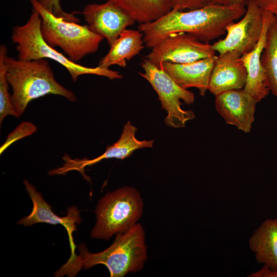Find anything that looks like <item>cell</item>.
Returning a JSON list of instances; mask_svg holds the SVG:
<instances>
[{"mask_svg": "<svg viewBox=\"0 0 277 277\" xmlns=\"http://www.w3.org/2000/svg\"><path fill=\"white\" fill-rule=\"evenodd\" d=\"M246 10V5L210 4L187 11L172 9L153 22L140 24L138 30L143 35L145 46L150 49L168 36L179 32L209 43L225 34L228 25L241 18Z\"/></svg>", "mask_w": 277, "mask_h": 277, "instance_id": "cell-1", "label": "cell"}, {"mask_svg": "<svg viewBox=\"0 0 277 277\" xmlns=\"http://www.w3.org/2000/svg\"><path fill=\"white\" fill-rule=\"evenodd\" d=\"M145 238L143 227L136 223L126 232L116 234L113 243L102 251L90 252L82 243L78 247L79 254L69 258L54 275L74 276L82 269L99 264L107 268L110 277L141 271L148 258Z\"/></svg>", "mask_w": 277, "mask_h": 277, "instance_id": "cell-2", "label": "cell"}, {"mask_svg": "<svg viewBox=\"0 0 277 277\" xmlns=\"http://www.w3.org/2000/svg\"><path fill=\"white\" fill-rule=\"evenodd\" d=\"M5 65L6 78L12 89L11 101L18 117L30 102L46 95H60L71 102L76 100L72 91L55 79L46 59L23 61L7 55Z\"/></svg>", "mask_w": 277, "mask_h": 277, "instance_id": "cell-3", "label": "cell"}, {"mask_svg": "<svg viewBox=\"0 0 277 277\" xmlns=\"http://www.w3.org/2000/svg\"><path fill=\"white\" fill-rule=\"evenodd\" d=\"M41 15L33 9L24 25L13 27L11 39L16 45L18 59L23 61L41 58L53 60L67 69L74 82L84 74L105 76L111 80L122 78V75L117 71L99 66L88 67L71 61L45 41L41 33Z\"/></svg>", "mask_w": 277, "mask_h": 277, "instance_id": "cell-4", "label": "cell"}, {"mask_svg": "<svg viewBox=\"0 0 277 277\" xmlns=\"http://www.w3.org/2000/svg\"><path fill=\"white\" fill-rule=\"evenodd\" d=\"M42 18L41 31L45 41L52 47H59L72 61L76 63L97 51L104 39L87 25H82L55 15L38 0H30Z\"/></svg>", "mask_w": 277, "mask_h": 277, "instance_id": "cell-5", "label": "cell"}, {"mask_svg": "<svg viewBox=\"0 0 277 277\" xmlns=\"http://www.w3.org/2000/svg\"><path fill=\"white\" fill-rule=\"evenodd\" d=\"M143 208L141 194L133 187H123L107 193L97 204L91 238L108 240L114 234L126 232L137 223Z\"/></svg>", "mask_w": 277, "mask_h": 277, "instance_id": "cell-6", "label": "cell"}, {"mask_svg": "<svg viewBox=\"0 0 277 277\" xmlns=\"http://www.w3.org/2000/svg\"><path fill=\"white\" fill-rule=\"evenodd\" d=\"M144 70L138 74L146 80L156 92L162 109L167 113L165 124L174 128H183L186 123L195 117L194 112L182 108L183 101L192 104L195 100L192 92L180 86L163 69L144 58L141 63Z\"/></svg>", "mask_w": 277, "mask_h": 277, "instance_id": "cell-7", "label": "cell"}, {"mask_svg": "<svg viewBox=\"0 0 277 277\" xmlns=\"http://www.w3.org/2000/svg\"><path fill=\"white\" fill-rule=\"evenodd\" d=\"M246 12L236 23L226 28V35L212 44L219 54L237 51L241 55L252 50L259 41L263 27V11L255 0H246Z\"/></svg>", "mask_w": 277, "mask_h": 277, "instance_id": "cell-8", "label": "cell"}, {"mask_svg": "<svg viewBox=\"0 0 277 277\" xmlns=\"http://www.w3.org/2000/svg\"><path fill=\"white\" fill-rule=\"evenodd\" d=\"M151 49L145 58L158 67L165 62L184 64L215 55L212 45L184 32L168 36Z\"/></svg>", "mask_w": 277, "mask_h": 277, "instance_id": "cell-9", "label": "cell"}, {"mask_svg": "<svg viewBox=\"0 0 277 277\" xmlns=\"http://www.w3.org/2000/svg\"><path fill=\"white\" fill-rule=\"evenodd\" d=\"M137 128L128 121L124 126L121 135L117 141L112 145L107 146L101 155L92 159H71L68 155L63 157L64 163L63 166L49 171L50 175H65L71 171H78L85 179L89 181L85 173L87 166L93 165L104 159H117L124 160L130 156L136 150L144 148H152L153 140L140 141L135 137Z\"/></svg>", "mask_w": 277, "mask_h": 277, "instance_id": "cell-10", "label": "cell"}, {"mask_svg": "<svg viewBox=\"0 0 277 277\" xmlns=\"http://www.w3.org/2000/svg\"><path fill=\"white\" fill-rule=\"evenodd\" d=\"M82 13L89 28L106 39L109 46L124 30L136 22L112 0L100 4H88Z\"/></svg>", "mask_w": 277, "mask_h": 277, "instance_id": "cell-11", "label": "cell"}, {"mask_svg": "<svg viewBox=\"0 0 277 277\" xmlns=\"http://www.w3.org/2000/svg\"><path fill=\"white\" fill-rule=\"evenodd\" d=\"M26 190L33 203L31 212L27 216L17 222L25 227L32 226L37 223H47L52 225H62L66 230L69 242L71 255L70 258L76 255V245L73 234L77 230V226L81 222L80 212L76 206H71L67 209L66 216L61 217L53 212L51 206L45 201L40 192L27 180L23 181Z\"/></svg>", "mask_w": 277, "mask_h": 277, "instance_id": "cell-12", "label": "cell"}, {"mask_svg": "<svg viewBox=\"0 0 277 277\" xmlns=\"http://www.w3.org/2000/svg\"><path fill=\"white\" fill-rule=\"evenodd\" d=\"M257 103L243 89L225 91L215 96V110L225 123L245 133L251 130Z\"/></svg>", "mask_w": 277, "mask_h": 277, "instance_id": "cell-13", "label": "cell"}, {"mask_svg": "<svg viewBox=\"0 0 277 277\" xmlns=\"http://www.w3.org/2000/svg\"><path fill=\"white\" fill-rule=\"evenodd\" d=\"M263 27L261 37L254 48L241 56L247 71V79L243 90L259 103L265 98L270 90L265 72L262 64L261 56L265 46L267 31L273 16L264 11Z\"/></svg>", "mask_w": 277, "mask_h": 277, "instance_id": "cell-14", "label": "cell"}, {"mask_svg": "<svg viewBox=\"0 0 277 277\" xmlns=\"http://www.w3.org/2000/svg\"><path fill=\"white\" fill-rule=\"evenodd\" d=\"M237 51H229L216 56L211 75L208 91L214 96L222 92L244 88L246 69Z\"/></svg>", "mask_w": 277, "mask_h": 277, "instance_id": "cell-15", "label": "cell"}, {"mask_svg": "<svg viewBox=\"0 0 277 277\" xmlns=\"http://www.w3.org/2000/svg\"><path fill=\"white\" fill-rule=\"evenodd\" d=\"M216 56L195 62L176 64L170 62L162 63L163 69L181 87L187 89L195 88L199 94L204 96L208 90L211 75Z\"/></svg>", "mask_w": 277, "mask_h": 277, "instance_id": "cell-16", "label": "cell"}, {"mask_svg": "<svg viewBox=\"0 0 277 277\" xmlns=\"http://www.w3.org/2000/svg\"><path fill=\"white\" fill-rule=\"evenodd\" d=\"M257 262L277 270V218L268 219L257 229L249 241Z\"/></svg>", "mask_w": 277, "mask_h": 277, "instance_id": "cell-17", "label": "cell"}, {"mask_svg": "<svg viewBox=\"0 0 277 277\" xmlns=\"http://www.w3.org/2000/svg\"><path fill=\"white\" fill-rule=\"evenodd\" d=\"M144 43L141 31L126 29L110 46L108 53L101 60L98 66L103 68H109L112 65L125 67L127 62L144 48Z\"/></svg>", "mask_w": 277, "mask_h": 277, "instance_id": "cell-18", "label": "cell"}, {"mask_svg": "<svg viewBox=\"0 0 277 277\" xmlns=\"http://www.w3.org/2000/svg\"><path fill=\"white\" fill-rule=\"evenodd\" d=\"M141 24L153 22L171 10L170 0H112Z\"/></svg>", "mask_w": 277, "mask_h": 277, "instance_id": "cell-19", "label": "cell"}, {"mask_svg": "<svg viewBox=\"0 0 277 277\" xmlns=\"http://www.w3.org/2000/svg\"><path fill=\"white\" fill-rule=\"evenodd\" d=\"M270 91L277 97V17L273 15L261 56Z\"/></svg>", "mask_w": 277, "mask_h": 277, "instance_id": "cell-20", "label": "cell"}, {"mask_svg": "<svg viewBox=\"0 0 277 277\" xmlns=\"http://www.w3.org/2000/svg\"><path fill=\"white\" fill-rule=\"evenodd\" d=\"M7 55V48L3 44L0 47V123L8 115L16 117L18 116L15 111L8 92V82L6 76L5 58Z\"/></svg>", "mask_w": 277, "mask_h": 277, "instance_id": "cell-21", "label": "cell"}, {"mask_svg": "<svg viewBox=\"0 0 277 277\" xmlns=\"http://www.w3.org/2000/svg\"><path fill=\"white\" fill-rule=\"evenodd\" d=\"M35 126L29 122H23L18 126L7 137L5 143L1 147V154L14 142L31 135L36 131Z\"/></svg>", "mask_w": 277, "mask_h": 277, "instance_id": "cell-22", "label": "cell"}, {"mask_svg": "<svg viewBox=\"0 0 277 277\" xmlns=\"http://www.w3.org/2000/svg\"><path fill=\"white\" fill-rule=\"evenodd\" d=\"M39 2L49 11L55 15L62 17L66 19L77 23L79 19L73 14L67 13L64 11L60 5V0H38Z\"/></svg>", "mask_w": 277, "mask_h": 277, "instance_id": "cell-23", "label": "cell"}, {"mask_svg": "<svg viewBox=\"0 0 277 277\" xmlns=\"http://www.w3.org/2000/svg\"><path fill=\"white\" fill-rule=\"evenodd\" d=\"M172 9L190 10L210 4V0H170Z\"/></svg>", "mask_w": 277, "mask_h": 277, "instance_id": "cell-24", "label": "cell"}, {"mask_svg": "<svg viewBox=\"0 0 277 277\" xmlns=\"http://www.w3.org/2000/svg\"><path fill=\"white\" fill-rule=\"evenodd\" d=\"M260 8L277 17V0H255Z\"/></svg>", "mask_w": 277, "mask_h": 277, "instance_id": "cell-25", "label": "cell"}, {"mask_svg": "<svg viewBox=\"0 0 277 277\" xmlns=\"http://www.w3.org/2000/svg\"><path fill=\"white\" fill-rule=\"evenodd\" d=\"M250 277H277V270H272L267 267L264 266L258 271L250 274Z\"/></svg>", "mask_w": 277, "mask_h": 277, "instance_id": "cell-26", "label": "cell"}, {"mask_svg": "<svg viewBox=\"0 0 277 277\" xmlns=\"http://www.w3.org/2000/svg\"><path fill=\"white\" fill-rule=\"evenodd\" d=\"M210 4L223 6L245 5L246 0H210Z\"/></svg>", "mask_w": 277, "mask_h": 277, "instance_id": "cell-27", "label": "cell"}]
</instances>
